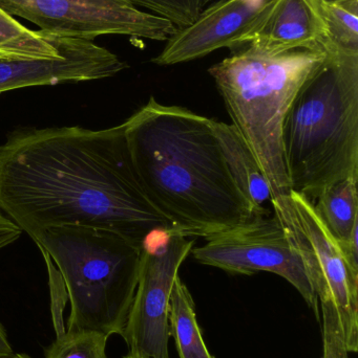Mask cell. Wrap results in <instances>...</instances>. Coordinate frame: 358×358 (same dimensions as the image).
Wrapping results in <instances>:
<instances>
[{"label":"cell","instance_id":"1","mask_svg":"<svg viewBox=\"0 0 358 358\" xmlns=\"http://www.w3.org/2000/svg\"><path fill=\"white\" fill-rule=\"evenodd\" d=\"M0 213L33 241L69 225L109 229L140 244L156 231L172 236L137 176L124 122L10 132L0 144Z\"/></svg>","mask_w":358,"mask_h":358},{"label":"cell","instance_id":"2","mask_svg":"<svg viewBox=\"0 0 358 358\" xmlns=\"http://www.w3.org/2000/svg\"><path fill=\"white\" fill-rule=\"evenodd\" d=\"M214 123L153 96L124 122L137 176L172 236L206 239L259 216L229 176Z\"/></svg>","mask_w":358,"mask_h":358},{"label":"cell","instance_id":"3","mask_svg":"<svg viewBox=\"0 0 358 358\" xmlns=\"http://www.w3.org/2000/svg\"><path fill=\"white\" fill-rule=\"evenodd\" d=\"M325 62L292 103L282 131L290 189L315 202L324 189L358 180V52L328 40Z\"/></svg>","mask_w":358,"mask_h":358},{"label":"cell","instance_id":"4","mask_svg":"<svg viewBox=\"0 0 358 358\" xmlns=\"http://www.w3.org/2000/svg\"><path fill=\"white\" fill-rule=\"evenodd\" d=\"M326 52L294 50L268 54L254 45L208 69L233 124L258 159L273 198L289 193L282 131L286 115Z\"/></svg>","mask_w":358,"mask_h":358},{"label":"cell","instance_id":"5","mask_svg":"<svg viewBox=\"0 0 358 358\" xmlns=\"http://www.w3.org/2000/svg\"><path fill=\"white\" fill-rule=\"evenodd\" d=\"M67 288V329L122 336L138 286L144 244L98 227H56L34 240Z\"/></svg>","mask_w":358,"mask_h":358},{"label":"cell","instance_id":"6","mask_svg":"<svg viewBox=\"0 0 358 358\" xmlns=\"http://www.w3.org/2000/svg\"><path fill=\"white\" fill-rule=\"evenodd\" d=\"M275 216L300 255L317 303H330L349 353L358 350V269L347 260L313 202L298 192L273 198Z\"/></svg>","mask_w":358,"mask_h":358},{"label":"cell","instance_id":"7","mask_svg":"<svg viewBox=\"0 0 358 358\" xmlns=\"http://www.w3.org/2000/svg\"><path fill=\"white\" fill-rule=\"evenodd\" d=\"M191 254L201 264L235 275L275 273L289 282L319 317V303L302 259L275 214L254 216L248 222L210 236Z\"/></svg>","mask_w":358,"mask_h":358},{"label":"cell","instance_id":"8","mask_svg":"<svg viewBox=\"0 0 358 358\" xmlns=\"http://www.w3.org/2000/svg\"><path fill=\"white\" fill-rule=\"evenodd\" d=\"M0 6L48 35L88 41L103 35L167 41L178 29L128 0H0Z\"/></svg>","mask_w":358,"mask_h":358},{"label":"cell","instance_id":"9","mask_svg":"<svg viewBox=\"0 0 358 358\" xmlns=\"http://www.w3.org/2000/svg\"><path fill=\"white\" fill-rule=\"evenodd\" d=\"M167 237L165 244L155 252L146 248L143 250L138 286L122 334L132 355L170 358V294L195 239L179 235Z\"/></svg>","mask_w":358,"mask_h":358},{"label":"cell","instance_id":"10","mask_svg":"<svg viewBox=\"0 0 358 358\" xmlns=\"http://www.w3.org/2000/svg\"><path fill=\"white\" fill-rule=\"evenodd\" d=\"M277 0H221L188 27L177 29L153 58L160 66L189 62L223 48L250 43L262 29Z\"/></svg>","mask_w":358,"mask_h":358},{"label":"cell","instance_id":"11","mask_svg":"<svg viewBox=\"0 0 358 358\" xmlns=\"http://www.w3.org/2000/svg\"><path fill=\"white\" fill-rule=\"evenodd\" d=\"M128 67L117 55L88 40L53 60L0 58V94L34 86H55L109 79Z\"/></svg>","mask_w":358,"mask_h":358},{"label":"cell","instance_id":"12","mask_svg":"<svg viewBox=\"0 0 358 358\" xmlns=\"http://www.w3.org/2000/svg\"><path fill=\"white\" fill-rule=\"evenodd\" d=\"M324 0H277L250 45L281 54L294 50H323L329 40Z\"/></svg>","mask_w":358,"mask_h":358},{"label":"cell","instance_id":"13","mask_svg":"<svg viewBox=\"0 0 358 358\" xmlns=\"http://www.w3.org/2000/svg\"><path fill=\"white\" fill-rule=\"evenodd\" d=\"M214 131L229 176L256 215H268L264 204L273 194L249 145L233 124L214 121Z\"/></svg>","mask_w":358,"mask_h":358},{"label":"cell","instance_id":"14","mask_svg":"<svg viewBox=\"0 0 358 358\" xmlns=\"http://www.w3.org/2000/svg\"><path fill=\"white\" fill-rule=\"evenodd\" d=\"M76 40L32 31L0 6V58L53 60L62 56Z\"/></svg>","mask_w":358,"mask_h":358},{"label":"cell","instance_id":"15","mask_svg":"<svg viewBox=\"0 0 358 358\" xmlns=\"http://www.w3.org/2000/svg\"><path fill=\"white\" fill-rule=\"evenodd\" d=\"M357 179L347 178L322 192L313 206L338 243H346L358 231Z\"/></svg>","mask_w":358,"mask_h":358},{"label":"cell","instance_id":"16","mask_svg":"<svg viewBox=\"0 0 358 358\" xmlns=\"http://www.w3.org/2000/svg\"><path fill=\"white\" fill-rule=\"evenodd\" d=\"M168 322L179 358H214L202 336L193 296L179 275L170 294Z\"/></svg>","mask_w":358,"mask_h":358},{"label":"cell","instance_id":"17","mask_svg":"<svg viewBox=\"0 0 358 358\" xmlns=\"http://www.w3.org/2000/svg\"><path fill=\"white\" fill-rule=\"evenodd\" d=\"M107 340L106 334L95 330L65 329L46 348L44 358H109Z\"/></svg>","mask_w":358,"mask_h":358},{"label":"cell","instance_id":"18","mask_svg":"<svg viewBox=\"0 0 358 358\" xmlns=\"http://www.w3.org/2000/svg\"><path fill=\"white\" fill-rule=\"evenodd\" d=\"M329 39L336 45L358 52V0H324Z\"/></svg>","mask_w":358,"mask_h":358},{"label":"cell","instance_id":"19","mask_svg":"<svg viewBox=\"0 0 358 358\" xmlns=\"http://www.w3.org/2000/svg\"><path fill=\"white\" fill-rule=\"evenodd\" d=\"M153 15L170 20L178 29L188 27L198 18L208 0H128Z\"/></svg>","mask_w":358,"mask_h":358},{"label":"cell","instance_id":"20","mask_svg":"<svg viewBox=\"0 0 358 358\" xmlns=\"http://www.w3.org/2000/svg\"><path fill=\"white\" fill-rule=\"evenodd\" d=\"M323 313V358H349L338 313L330 303L319 304Z\"/></svg>","mask_w":358,"mask_h":358},{"label":"cell","instance_id":"21","mask_svg":"<svg viewBox=\"0 0 358 358\" xmlns=\"http://www.w3.org/2000/svg\"><path fill=\"white\" fill-rule=\"evenodd\" d=\"M21 235V229L8 217L0 213V252L14 244Z\"/></svg>","mask_w":358,"mask_h":358},{"label":"cell","instance_id":"22","mask_svg":"<svg viewBox=\"0 0 358 358\" xmlns=\"http://www.w3.org/2000/svg\"><path fill=\"white\" fill-rule=\"evenodd\" d=\"M12 352L13 348L11 346L10 341H8V334L0 322V355H6Z\"/></svg>","mask_w":358,"mask_h":358},{"label":"cell","instance_id":"23","mask_svg":"<svg viewBox=\"0 0 358 358\" xmlns=\"http://www.w3.org/2000/svg\"><path fill=\"white\" fill-rule=\"evenodd\" d=\"M0 358H32L29 355H25V353H8L6 355H0Z\"/></svg>","mask_w":358,"mask_h":358},{"label":"cell","instance_id":"24","mask_svg":"<svg viewBox=\"0 0 358 358\" xmlns=\"http://www.w3.org/2000/svg\"><path fill=\"white\" fill-rule=\"evenodd\" d=\"M123 358H153V357H141V355H132V353H128Z\"/></svg>","mask_w":358,"mask_h":358}]
</instances>
